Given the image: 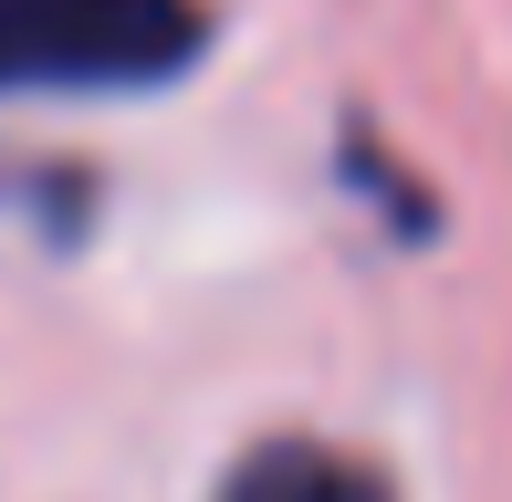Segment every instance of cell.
<instances>
[{
	"instance_id": "obj_1",
	"label": "cell",
	"mask_w": 512,
	"mask_h": 502,
	"mask_svg": "<svg viewBox=\"0 0 512 502\" xmlns=\"http://www.w3.org/2000/svg\"><path fill=\"white\" fill-rule=\"evenodd\" d=\"M199 53V0H0V95H147Z\"/></svg>"
},
{
	"instance_id": "obj_2",
	"label": "cell",
	"mask_w": 512,
	"mask_h": 502,
	"mask_svg": "<svg viewBox=\"0 0 512 502\" xmlns=\"http://www.w3.org/2000/svg\"><path fill=\"white\" fill-rule=\"evenodd\" d=\"M209 502H398V492H387L377 461H356V450H335V440L283 429V440L241 450V461L220 471V492H209Z\"/></svg>"
}]
</instances>
